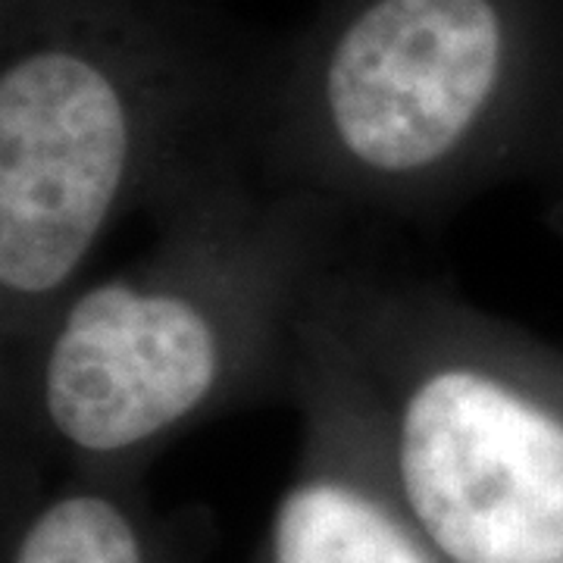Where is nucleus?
Wrapping results in <instances>:
<instances>
[{"mask_svg": "<svg viewBox=\"0 0 563 563\" xmlns=\"http://www.w3.org/2000/svg\"><path fill=\"white\" fill-rule=\"evenodd\" d=\"M269 51L201 0H0V363L125 222L257 166Z\"/></svg>", "mask_w": 563, "mask_h": 563, "instance_id": "f257e3e1", "label": "nucleus"}, {"mask_svg": "<svg viewBox=\"0 0 563 563\" xmlns=\"http://www.w3.org/2000/svg\"><path fill=\"white\" fill-rule=\"evenodd\" d=\"M563 120V0H322L273 44L257 166L347 217H426Z\"/></svg>", "mask_w": 563, "mask_h": 563, "instance_id": "20e7f679", "label": "nucleus"}, {"mask_svg": "<svg viewBox=\"0 0 563 563\" xmlns=\"http://www.w3.org/2000/svg\"><path fill=\"white\" fill-rule=\"evenodd\" d=\"M342 222L261 166L169 207L135 261L85 276L0 366L7 432L63 473L139 479L181 435L288 398Z\"/></svg>", "mask_w": 563, "mask_h": 563, "instance_id": "f03ea898", "label": "nucleus"}, {"mask_svg": "<svg viewBox=\"0 0 563 563\" xmlns=\"http://www.w3.org/2000/svg\"><path fill=\"white\" fill-rule=\"evenodd\" d=\"M288 398L354 444L444 563L563 561V354L435 285L342 257Z\"/></svg>", "mask_w": 563, "mask_h": 563, "instance_id": "7ed1b4c3", "label": "nucleus"}, {"mask_svg": "<svg viewBox=\"0 0 563 563\" xmlns=\"http://www.w3.org/2000/svg\"><path fill=\"white\" fill-rule=\"evenodd\" d=\"M185 548L139 479L63 473L20 514L7 563H188Z\"/></svg>", "mask_w": 563, "mask_h": 563, "instance_id": "423d86ee", "label": "nucleus"}, {"mask_svg": "<svg viewBox=\"0 0 563 563\" xmlns=\"http://www.w3.org/2000/svg\"><path fill=\"white\" fill-rule=\"evenodd\" d=\"M558 563H563V561H558Z\"/></svg>", "mask_w": 563, "mask_h": 563, "instance_id": "0eeeda50", "label": "nucleus"}, {"mask_svg": "<svg viewBox=\"0 0 563 563\" xmlns=\"http://www.w3.org/2000/svg\"><path fill=\"white\" fill-rule=\"evenodd\" d=\"M251 563H444L354 444L301 417V454Z\"/></svg>", "mask_w": 563, "mask_h": 563, "instance_id": "39448f33", "label": "nucleus"}]
</instances>
